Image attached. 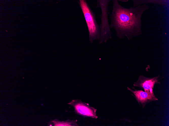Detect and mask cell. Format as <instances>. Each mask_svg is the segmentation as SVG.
I'll return each mask as SVG.
<instances>
[{
  "label": "cell",
  "instance_id": "2",
  "mask_svg": "<svg viewBox=\"0 0 169 126\" xmlns=\"http://www.w3.org/2000/svg\"><path fill=\"white\" fill-rule=\"evenodd\" d=\"M77 2L87 24L90 42L93 43L94 40H99L100 37V27L96 20L95 13L86 0H79Z\"/></svg>",
  "mask_w": 169,
  "mask_h": 126
},
{
  "label": "cell",
  "instance_id": "10",
  "mask_svg": "<svg viewBox=\"0 0 169 126\" xmlns=\"http://www.w3.org/2000/svg\"><path fill=\"white\" fill-rule=\"evenodd\" d=\"M6 31H7V32L8 31H7V30H6Z\"/></svg>",
  "mask_w": 169,
  "mask_h": 126
},
{
  "label": "cell",
  "instance_id": "5",
  "mask_svg": "<svg viewBox=\"0 0 169 126\" xmlns=\"http://www.w3.org/2000/svg\"><path fill=\"white\" fill-rule=\"evenodd\" d=\"M159 76L153 77H148L142 75H140L138 80L134 83L133 85L142 89L144 91L149 93L154 94L153 88L156 83H160L158 78Z\"/></svg>",
  "mask_w": 169,
  "mask_h": 126
},
{
  "label": "cell",
  "instance_id": "4",
  "mask_svg": "<svg viewBox=\"0 0 169 126\" xmlns=\"http://www.w3.org/2000/svg\"><path fill=\"white\" fill-rule=\"evenodd\" d=\"M74 108V111L77 114L83 116L96 119L98 117L96 112L97 110L93 107L90 106L88 103L82 102L81 99H74L67 103Z\"/></svg>",
  "mask_w": 169,
  "mask_h": 126
},
{
  "label": "cell",
  "instance_id": "3",
  "mask_svg": "<svg viewBox=\"0 0 169 126\" xmlns=\"http://www.w3.org/2000/svg\"><path fill=\"white\" fill-rule=\"evenodd\" d=\"M110 0H97L96 7L100 8L101 11L100 15V23L99 25L100 37L99 43H106L112 39V32L109 24L108 16L110 12L109 5Z\"/></svg>",
  "mask_w": 169,
  "mask_h": 126
},
{
  "label": "cell",
  "instance_id": "1",
  "mask_svg": "<svg viewBox=\"0 0 169 126\" xmlns=\"http://www.w3.org/2000/svg\"><path fill=\"white\" fill-rule=\"evenodd\" d=\"M112 10L110 16L111 29L115 31L120 39L126 37L129 40L142 33L141 18L144 13L149 8L144 4L133 7L122 6L118 0H112Z\"/></svg>",
  "mask_w": 169,
  "mask_h": 126
},
{
  "label": "cell",
  "instance_id": "9",
  "mask_svg": "<svg viewBox=\"0 0 169 126\" xmlns=\"http://www.w3.org/2000/svg\"><path fill=\"white\" fill-rule=\"evenodd\" d=\"M118 1H120L122 2H127L128 1V0H118Z\"/></svg>",
  "mask_w": 169,
  "mask_h": 126
},
{
  "label": "cell",
  "instance_id": "7",
  "mask_svg": "<svg viewBox=\"0 0 169 126\" xmlns=\"http://www.w3.org/2000/svg\"><path fill=\"white\" fill-rule=\"evenodd\" d=\"M151 3L160 5L167 8L169 6V1L165 0H133V6L135 7L141 4Z\"/></svg>",
  "mask_w": 169,
  "mask_h": 126
},
{
  "label": "cell",
  "instance_id": "8",
  "mask_svg": "<svg viewBox=\"0 0 169 126\" xmlns=\"http://www.w3.org/2000/svg\"><path fill=\"white\" fill-rule=\"evenodd\" d=\"M77 120H71L70 119L65 121H60L57 119L52 120L48 123L49 126H78L77 123Z\"/></svg>",
  "mask_w": 169,
  "mask_h": 126
},
{
  "label": "cell",
  "instance_id": "6",
  "mask_svg": "<svg viewBox=\"0 0 169 126\" xmlns=\"http://www.w3.org/2000/svg\"><path fill=\"white\" fill-rule=\"evenodd\" d=\"M127 88L128 90L133 93V96L139 103L141 104L143 108L148 103L158 100L154 94L148 93L141 90H134L128 87Z\"/></svg>",
  "mask_w": 169,
  "mask_h": 126
}]
</instances>
